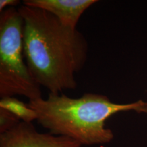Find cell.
<instances>
[{
    "label": "cell",
    "mask_w": 147,
    "mask_h": 147,
    "mask_svg": "<svg viewBox=\"0 0 147 147\" xmlns=\"http://www.w3.org/2000/svg\"><path fill=\"white\" fill-rule=\"evenodd\" d=\"M18 10L24 22V55L34 80L55 94L76 89L75 74L87 59L84 35L41 9L23 5Z\"/></svg>",
    "instance_id": "6da1fadb"
},
{
    "label": "cell",
    "mask_w": 147,
    "mask_h": 147,
    "mask_svg": "<svg viewBox=\"0 0 147 147\" xmlns=\"http://www.w3.org/2000/svg\"><path fill=\"white\" fill-rule=\"evenodd\" d=\"M28 106L38 115V123L49 133L69 138L82 146L111 142L114 134L106 127V121L115 114L127 111L147 114L146 101L117 104L106 95L90 93L79 98L50 93L47 99L29 101Z\"/></svg>",
    "instance_id": "7a4b0ae2"
},
{
    "label": "cell",
    "mask_w": 147,
    "mask_h": 147,
    "mask_svg": "<svg viewBox=\"0 0 147 147\" xmlns=\"http://www.w3.org/2000/svg\"><path fill=\"white\" fill-rule=\"evenodd\" d=\"M23 18L15 7L0 14V97L41 98L40 86L31 74L23 49Z\"/></svg>",
    "instance_id": "3957f363"
},
{
    "label": "cell",
    "mask_w": 147,
    "mask_h": 147,
    "mask_svg": "<svg viewBox=\"0 0 147 147\" xmlns=\"http://www.w3.org/2000/svg\"><path fill=\"white\" fill-rule=\"evenodd\" d=\"M74 140L51 133H40L32 123L21 121L8 131L0 134V147H81Z\"/></svg>",
    "instance_id": "277c9868"
},
{
    "label": "cell",
    "mask_w": 147,
    "mask_h": 147,
    "mask_svg": "<svg viewBox=\"0 0 147 147\" xmlns=\"http://www.w3.org/2000/svg\"><path fill=\"white\" fill-rule=\"evenodd\" d=\"M97 2V0H25L23 3L53 14L66 27L76 28L82 14Z\"/></svg>",
    "instance_id": "5b68a950"
},
{
    "label": "cell",
    "mask_w": 147,
    "mask_h": 147,
    "mask_svg": "<svg viewBox=\"0 0 147 147\" xmlns=\"http://www.w3.org/2000/svg\"><path fill=\"white\" fill-rule=\"evenodd\" d=\"M0 108L10 112L21 121L25 123H32V121L38 119L36 111L29 107L28 104H25L14 97L1 98Z\"/></svg>",
    "instance_id": "8992f818"
},
{
    "label": "cell",
    "mask_w": 147,
    "mask_h": 147,
    "mask_svg": "<svg viewBox=\"0 0 147 147\" xmlns=\"http://www.w3.org/2000/svg\"><path fill=\"white\" fill-rule=\"evenodd\" d=\"M21 121L10 112L3 108H0V134L9 131Z\"/></svg>",
    "instance_id": "52a82bcc"
},
{
    "label": "cell",
    "mask_w": 147,
    "mask_h": 147,
    "mask_svg": "<svg viewBox=\"0 0 147 147\" xmlns=\"http://www.w3.org/2000/svg\"><path fill=\"white\" fill-rule=\"evenodd\" d=\"M20 1L18 0H1L0 1V12L8 8L15 7L18 5Z\"/></svg>",
    "instance_id": "ba28073f"
}]
</instances>
